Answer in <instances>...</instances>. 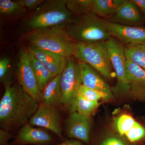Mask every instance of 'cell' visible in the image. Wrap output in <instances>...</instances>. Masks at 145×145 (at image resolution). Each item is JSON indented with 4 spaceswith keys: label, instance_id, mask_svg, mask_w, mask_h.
I'll return each mask as SVG.
<instances>
[{
    "label": "cell",
    "instance_id": "6da1fadb",
    "mask_svg": "<svg viewBox=\"0 0 145 145\" xmlns=\"http://www.w3.org/2000/svg\"><path fill=\"white\" fill-rule=\"evenodd\" d=\"M0 101V126L9 131L26 124L39 108L40 103L19 84L5 86Z\"/></svg>",
    "mask_w": 145,
    "mask_h": 145
},
{
    "label": "cell",
    "instance_id": "7a4b0ae2",
    "mask_svg": "<svg viewBox=\"0 0 145 145\" xmlns=\"http://www.w3.org/2000/svg\"><path fill=\"white\" fill-rule=\"evenodd\" d=\"M67 0L44 1L30 13L24 23L29 31L64 27L70 23L75 17L68 10Z\"/></svg>",
    "mask_w": 145,
    "mask_h": 145
},
{
    "label": "cell",
    "instance_id": "3957f363",
    "mask_svg": "<svg viewBox=\"0 0 145 145\" xmlns=\"http://www.w3.org/2000/svg\"><path fill=\"white\" fill-rule=\"evenodd\" d=\"M64 28L57 27L29 31L24 37L31 45L69 59L75 55L76 42L69 36Z\"/></svg>",
    "mask_w": 145,
    "mask_h": 145
},
{
    "label": "cell",
    "instance_id": "277c9868",
    "mask_svg": "<svg viewBox=\"0 0 145 145\" xmlns=\"http://www.w3.org/2000/svg\"><path fill=\"white\" fill-rule=\"evenodd\" d=\"M64 28L69 36L76 42H106L111 37L104 26L103 19L93 12L75 16Z\"/></svg>",
    "mask_w": 145,
    "mask_h": 145
},
{
    "label": "cell",
    "instance_id": "5b68a950",
    "mask_svg": "<svg viewBox=\"0 0 145 145\" xmlns=\"http://www.w3.org/2000/svg\"><path fill=\"white\" fill-rule=\"evenodd\" d=\"M86 63L107 79L115 76L106 42L89 44L76 43L74 57Z\"/></svg>",
    "mask_w": 145,
    "mask_h": 145
},
{
    "label": "cell",
    "instance_id": "8992f818",
    "mask_svg": "<svg viewBox=\"0 0 145 145\" xmlns=\"http://www.w3.org/2000/svg\"><path fill=\"white\" fill-rule=\"evenodd\" d=\"M80 63L74 57L69 58L61 77V106L71 114L76 111L78 93L82 85Z\"/></svg>",
    "mask_w": 145,
    "mask_h": 145
},
{
    "label": "cell",
    "instance_id": "52a82bcc",
    "mask_svg": "<svg viewBox=\"0 0 145 145\" xmlns=\"http://www.w3.org/2000/svg\"><path fill=\"white\" fill-rule=\"evenodd\" d=\"M106 43L115 76L117 78L116 84L111 88L112 93L117 96L131 94L126 74L127 59L124 47L118 40L112 36L106 41Z\"/></svg>",
    "mask_w": 145,
    "mask_h": 145
},
{
    "label": "cell",
    "instance_id": "ba28073f",
    "mask_svg": "<svg viewBox=\"0 0 145 145\" xmlns=\"http://www.w3.org/2000/svg\"><path fill=\"white\" fill-rule=\"evenodd\" d=\"M19 84L29 95L40 103L42 92L39 89L29 59L28 50L22 48L19 54L16 70Z\"/></svg>",
    "mask_w": 145,
    "mask_h": 145
},
{
    "label": "cell",
    "instance_id": "9c48e42d",
    "mask_svg": "<svg viewBox=\"0 0 145 145\" xmlns=\"http://www.w3.org/2000/svg\"><path fill=\"white\" fill-rule=\"evenodd\" d=\"M104 27L112 37L125 45L145 44V28L111 22L103 19Z\"/></svg>",
    "mask_w": 145,
    "mask_h": 145
},
{
    "label": "cell",
    "instance_id": "30bf717a",
    "mask_svg": "<svg viewBox=\"0 0 145 145\" xmlns=\"http://www.w3.org/2000/svg\"><path fill=\"white\" fill-rule=\"evenodd\" d=\"M61 115L57 108L40 103L39 108L29 120L31 126L45 128L51 131L59 138H63Z\"/></svg>",
    "mask_w": 145,
    "mask_h": 145
},
{
    "label": "cell",
    "instance_id": "8fae6325",
    "mask_svg": "<svg viewBox=\"0 0 145 145\" xmlns=\"http://www.w3.org/2000/svg\"><path fill=\"white\" fill-rule=\"evenodd\" d=\"M90 131V122L89 117L81 115L76 111L71 114L66 124V135L68 137L89 144Z\"/></svg>",
    "mask_w": 145,
    "mask_h": 145
},
{
    "label": "cell",
    "instance_id": "7c38bea8",
    "mask_svg": "<svg viewBox=\"0 0 145 145\" xmlns=\"http://www.w3.org/2000/svg\"><path fill=\"white\" fill-rule=\"evenodd\" d=\"M28 50L44 65L54 77L62 73L66 67L69 59L60 54L31 45Z\"/></svg>",
    "mask_w": 145,
    "mask_h": 145
},
{
    "label": "cell",
    "instance_id": "4fadbf2b",
    "mask_svg": "<svg viewBox=\"0 0 145 145\" xmlns=\"http://www.w3.org/2000/svg\"><path fill=\"white\" fill-rule=\"evenodd\" d=\"M80 63L83 85L104 94L106 96L108 100L113 99L111 88L98 71L86 63L80 61Z\"/></svg>",
    "mask_w": 145,
    "mask_h": 145
},
{
    "label": "cell",
    "instance_id": "5bb4252c",
    "mask_svg": "<svg viewBox=\"0 0 145 145\" xmlns=\"http://www.w3.org/2000/svg\"><path fill=\"white\" fill-rule=\"evenodd\" d=\"M52 142V136L46 131L26 124L20 129L13 145H47Z\"/></svg>",
    "mask_w": 145,
    "mask_h": 145
},
{
    "label": "cell",
    "instance_id": "9a60e30c",
    "mask_svg": "<svg viewBox=\"0 0 145 145\" xmlns=\"http://www.w3.org/2000/svg\"><path fill=\"white\" fill-rule=\"evenodd\" d=\"M142 14L131 0H125L108 21L127 26H139L143 21Z\"/></svg>",
    "mask_w": 145,
    "mask_h": 145
},
{
    "label": "cell",
    "instance_id": "2e32d148",
    "mask_svg": "<svg viewBox=\"0 0 145 145\" xmlns=\"http://www.w3.org/2000/svg\"><path fill=\"white\" fill-rule=\"evenodd\" d=\"M125 67L131 95L140 100L145 99V71L128 60Z\"/></svg>",
    "mask_w": 145,
    "mask_h": 145
},
{
    "label": "cell",
    "instance_id": "e0dca14e",
    "mask_svg": "<svg viewBox=\"0 0 145 145\" xmlns=\"http://www.w3.org/2000/svg\"><path fill=\"white\" fill-rule=\"evenodd\" d=\"M62 73L54 77L42 91L41 103L56 108L61 106L60 82Z\"/></svg>",
    "mask_w": 145,
    "mask_h": 145
},
{
    "label": "cell",
    "instance_id": "ac0fdd59",
    "mask_svg": "<svg viewBox=\"0 0 145 145\" xmlns=\"http://www.w3.org/2000/svg\"><path fill=\"white\" fill-rule=\"evenodd\" d=\"M29 59L39 89L42 92L54 78L47 68L29 51Z\"/></svg>",
    "mask_w": 145,
    "mask_h": 145
},
{
    "label": "cell",
    "instance_id": "d6986e66",
    "mask_svg": "<svg viewBox=\"0 0 145 145\" xmlns=\"http://www.w3.org/2000/svg\"><path fill=\"white\" fill-rule=\"evenodd\" d=\"M125 0H93L92 12L101 18H110Z\"/></svg>",
    "mask_w": 145,
    "mask_h": 145
},
{
    "label": "cell",
    "instance_id": "ffe728a7",
    "mask_svg": "<svg viewBox=\"0 0 145 145\" xmlns=\"http://www.w3.org/2000/svg\"><path fill=\"white\" fill-rule=\"evenodd\" d=\"M124 47L127 59L145 71V44L128 45Z\"/></svg>",
    "mask_w": 145,
    "mask_h": 145
},
{
    "label": "cell",
    "instance_id": "44dd1931",
    "mask_svg": "<svg viewBox=\"0 0 145 145\" xmlns=\"http://www.w3.org/2000/svg\"><path fill=\"white\" fill-rule=\"evenodd\" d=\"M93 0H67L68 10L75 16L92 12Z\"/></svg>",
    "mask_w": 145,
    "mask_h": 145
},
{
    "label": "cell",
    "instance_id": "7402d4cb",
    "mask_svg": "<svg viewBox=\"0 0 145 145\" xmlns=\"http://www.w3.org/2000/svg\"><path fill=\"white\" fill-rule=\"evenodd\" d=\"M100 105L99 101H90L78 96L76 103V112L89 118Z\"/></svg>",
    "mask_w": 145,
    "mask_h": 145
},
{
    "label": "cell",
    "instance_id": "603a6c76",
    "mask_svg": "<svg viewBox=\"0 0 145 145\" xmlns=\"http://www.w3.org/2000/svg\"><path fill=\"white\" fill-rule=\"evenodd\" d=\"M125 140L132 145L142 141L145 138V129L135 121L132 127L125 134Z\"/></svg>",
    "mask_w": 145,
    "mask_h": 145
},
{
    "label": "cell",
    "instance_id": "cb8c5ba5",
    "mask_svg": "<svg viewBox=\"0 0 145 145\" xmlns=\"http://www.w3.org/2000/svg\"><path fill=\"white\" fill-rule=\"evenodd\" d=\"M20 1H0V13L1 15L10 16L25 11Z\"/></svg>",
    "mask_w": 145,
    "mask_h": 145
},
{
    "label": "cell",
    "instance_id": "d4e9b609",
    "mask_svg": "<svg viewBox=\"0 0 145 145\" xmlns=\"http://www.w3.org/2000/svg\"><path fill=\"white\" fill-rule=\"evenodd\" d=\"M135 121L133 117L126 114H122L117 117L114 121L115 128L121 137L129 130L135 123Z\"/></svg>",
    "mask_w": 145,
    "mask_h": 145
},
{
    "label": "cell",
    "instance_id": "484cf974",
    "mask_svg": "<svg viewBox=\"0 0 145 145\" xmlns=\"http://www.w3.org/2000/svg\"><path fill=\"white\" fill-rule=\"evenodd\" d=\"M0 80L5 86H11L12 84L10 59L4 57L0 59Z\"/></svg>",
    "mask_w": 145,
    "mask_h": 145
},
{
    "label": "cell",
    "instance_id": "4316f807",
    "mask_svg": "<svg viewBox=\"0 0 145 145\" xmlns=\"http://www.w3.org/2000/svg\"><path fill=\"white\" fill-rule=\"evenodd\" d=\"M92 145H132L120 136L115 135L104 136L92 144Z\"/></svg>",
    "mask_w": 145,
    "mask_h": 145
},
{
    "label": "cell",
    "instance_id": "83f0119b",
    "mask_svg": "<svg viewBox=\"0 0 145 145\" xmlns=\"http://www.w3.org/2000/svg\"><path fill=\"white\" fill-rule=\"evenodd\" d=\"M78 96L90 101H99L101 99L107 100L106 96L99 91L82 86L78 93Z\"/></svg>",
    "mask_w": 145,
    "mask_h": 145
},
{
    "label": "cell",
    "instance_id": "f1b7e54d",
    "mask_svg": "<svg viewBox=\"0 0 145 145\" xmlns=\"http://www.w3.org/2000/svg\"><path fill=\"white\" fill-rule=\"evenodd\" d=\"M43 0H20L22 5L25 8L36 9L44 1Z\"/></svg>",
    "mask_w": 145,
    "mask_h": 145
},
{
    "label": "cell",
    "instance_id": "f546056e",
    "mask_svg": "<svg viewBox=\"0 0 145 145\" xmlns=\"http://www.w3.org/2000/svg\"><path fill=\"white\" fill-rule=\"evenodd\" d=\"M12 135L9 131L1 129L0 130V145H8V142L12 138Z\"/></svg>",
    "mask_w": 145,
    "mask_h": 145
},
{
    "label": "cell",
    "instance_id": "4dcf8cb0",
    "mask_svg": "<svg viewBox=\"0 0 145 145\" xmlns=\"http://www.w3.org/2000/svg\"><path fill=\"white\" fill-rule=\"evenodd\" d=\"M145 17V0H131Z\"/></svg>",
    "mask_w": 145,
    "mask_h": 145
},
{
    "label": "cell",
    "instance_id": "1f68e13d",
    "mask_svg": "<svg viewBox=\"0 0 145 145\" xmlns=\"http://www.w3.org/2000/svg\"><path fill=\"white\" fill-rule=\"evenodd\" d=\"M52 145H86L85 144L80 140L71 139L63 141L59 144Z\"/></svg>",
    "mask_w": 145,
    "mask_h": 145
}]
</instances>
